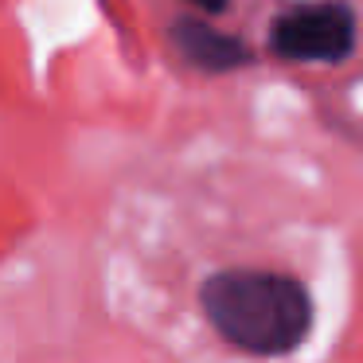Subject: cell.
Wrapping results in <instances>:
<instances>
[{"mask_svg":"<svg viewBox=\"0 0 363 363\" xmlns=\"http://www.w3.org/2000/svg\"><path fill=\"white\" fill-rule=\"evenodd\" d=\"M269 51L285 63H340L355 51V12L344 0L293 4L269 24Z\"/></svg>","mask_w":363,"mask_h":363,"instance_id":"cell-2","label":"cell"},{"mask_svg":"<svg viewBox=\"0 0 363 363\" xmlns=\"http://www.w3.org/2000/svg\"><path fill=\"white\" fill-rule=\"evenodd\" d=\"M203 316L230 347L246 355H285L305 340L313 301L293 277L266 269H227L199 289Z\"/></svg>","mask_w":363,"mask_h":363,"instance_id":"cell-1","label":"cell"},{"mask_svg":"<svg viewBox=\"0 0 363 363\" xmlns=\"http://www.w3.org/2000/svg\"><path fill=\"white\" fill-rule=\"evenodd\" d=\"M196 9H203V12H223L227 9V0H191Z\"/></svg>","mask_w":363,"mask_h":363,"instance_id":"cell-4","label":"cell"},{"mask_svg":"<svg viewBox=\"0 0 363 363\" xmlns=\"http://www.w3.org/2000/svg\"><path fill=\"white\" fill-rule=\"evenodd\" d=\"M176 51L188 59L191 67L207 74H227V71H238V67H250V48H246L238 35H227L219 28L203 24V20H176L168 28Z\"/></svg>","mask_w":363,"mask_h":363,"instance_id":"cell-3","label":"cell"}]
</instances>
